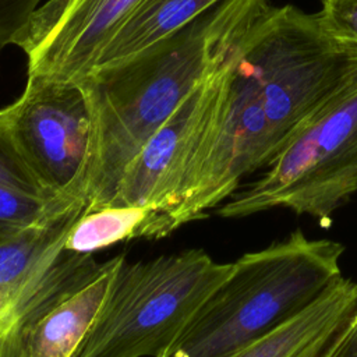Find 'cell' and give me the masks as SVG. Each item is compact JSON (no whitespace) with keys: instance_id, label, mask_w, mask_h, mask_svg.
Wrapping results in <instances>:
<instances>
[{"instance_id":"1","label":"cell","mask_w":357,"mask_h":357,"mask_svg":"<svg viewBox=\"0 0 357 357\" xmlns=\"http://www.w3.org/2000/svg\"><path fill=\"white\" fill-rule=\"evenodd\" d=\"M356 85V43L333 36L318 13L264 8L222 61L201 134L153 206L160 237L230 198L307 119Z\"/></svg>"},{"instance_id":"2","label":"cell","mask_w":357,"mask_h":357,"mask_svg":"<svg viewBox=\"0 0 357 357\" xmlns=\"http://www.w3.org/2000/svg\"><path fill=\"white\" fill-rule=\"evenodd\" d=\"M269 0H222L130 59L93 68L82 85L92 112L86 211L110 205L146 141L225 60Z\"/></svg>"},{"instance_id":"3","label":"cell","mask_w":357,"mask_h":357,"mask_svg":"<svg viewBox=\"0 0 357 357\" xmlns=\"http://www.w3.org/2000/svg\"><path fill=\"white\" fill-rule=\"evenodd\" d=\"M344 245L294 230L247 252L162 357H230L314 303L343 278Z\"/></svg>"},{"instance_id":"4","label":"cell","mask_w":357,"mask_h":357,"mask_svg":"<svg viewBox=\"0 0 357 357\" xmlns=\"http://www.w3.org/2000/svg\"><path fill=\"white\" fill-rule=\"evenodd\" d=\"M231 269L204 250L124 259L75 357H162Z\"/></svg>"},{"instance_id":"5","label":"cell","mask_w":357,"mask_h":357,"mask_svg":"<svg viewBox=\"0 0 357 357\" xmlns=\"http://www.w3.org/2000/svg\"><path fill=\"white\" fill-rule=\"evenodd\" d=\"M268 166L216 215L247 218L284 208L328 226L357 191V85L307 119Z\"/></svg>"},{"instance_id":"6","label":"cell","mask_w":357,"mask_h":357,"mask_svg":"<svg viewBox=\"0 0 357 357\" xmlns=\"http://www.w3.org/2000/svg\"><path fill=\"white\" fill-rule=\"evenodd\" d=\"M0 130L43 191L86 206L92 112L81 81L28 74L21 95L0 109Z\"/></svg>"},{"instance_id":"7","label":"cell","mask_w":357,"mask_h":357,"mask_svg":"<svg viewBox=\"0 0 357 357\" xmlns=\"http://www.w3.org/2000/svg\"><path fill=\"white\" fill-rule=\"evenodd\" d=\"M142 0H78L42 32L14 45L28 74L82 81Z\"/></svg>"},{"instance_id":"8","label":"cell","mask_w":357,"mask_h":357,"mask_svg":"<svg viewBox=\"0 0 357 357\" xmlns=\"http://www.w3.org/2000/svg\"><path fill=\"white\" fill-rule=\"evenodd\" d=\"M218 68L146 141L127 166L110 205L153 206L160 191L180 169L201 132L213 98Z\"/></svg>"},{"instance_id":"9","label":"cell","mask_w":357,"mask_h":357,"mask_svg":"<svg viewBox=\"0 0 357 357\" xmlns=\"http://www.w3.org/2000/svg\"><path fill=\"white\" fill-rule=\"evenodd\" d=\"M357 312V282L342 278L301 312L230 357H322Z\"/></svg>"},{"instance_id":"10","label":"cell","mask_w":357,"mask_h":357,"mask_svg":"<svg viewBox=\"0 0 357 357\" xmlns=\"http://www.w3.org/2000/svg\"><path fill=\"white\" fill-rule=\"evenodd\" d=\"M124 259L120 254L105 261L93 279L28 326L21 339L18 357H75Z\"/></svg>"},{"instance_id":"11","label":"cell","mask_w":357,"mask_h":357,"mask_svg":"<svg viewBox=\"0 0 357 357\" xmlns=\"http://www.w3.org/2000/svg\"><path fill=\"white\" fill-rule=\"evenodd\" d=\"M222 0H142L103 50L98 67L121 63L185 26Z\"/></svg>"},{"instance_id":"12","label":"cell","mask_w":357,"mask_h":357,"mask_svg":"<svg viewBox=\"0 0 357 357\" xmlns=\"http://www.w3.org/2000/svg\"><path fill=\"white\" fill-rule=\"evenodd\" d=\"M79 204L56 199L43 191L0 130V236L43 223Z\"/></svg>"},{"instance_id":"13","label":"cell","mask_w":357,"mask_h":357,"mask_svg":"<svg viewBox=\"0 0 357 357\" xmlns=\"http://www.w3.org/2000/svg\"><path fill=\"white\" fill-rule=\"evenodd\" d=\"M159 238V215L149 206L106 205L85 211L70 229L64 250L92 255L132 238Z\"/></svg>"},{"instance_id":"14","label":"cell","mask_w":357,"mask_h":357,"mask_svg":"<svg viewBox=\"0 0 357 357\" xmlns=\"http://www.w3.org/2000/svg\"><path fill=\"white\" fill-rule=\"evenodd\" d=\"M75 290H36L15 293L0 286V357H18L28 326Z\"/></svg>"},{"instance_id":"15","label":"cell","mask_w":357,"mask_h":357,"mask_svg":"<svg viewBox=\"0 0 357 357\" xmlns=\"http://www.w3.org/2000/svg\"><path fill=\"white\" fill-rule=\"evenodd\" d=\"M325 28L337 39L357 45V0H321Z\"/></svg>"},{"instance_id":"16","label":"cell","mask_w":357,"mask_h":357,"mask_svg":"<svg viewBox=\"0 0 357 357\" xmlns=\"http://www.w3.org/2000/svg\"><path fill=\"white\" fill-rule=\"evenodd\" d=\"M46 0H0V49L14 45L20 32Z\"/></svg>"},{"instance_id":"17","label":"cell","mask_w":357,"mask_h":357,"mask_svg":"<svg viewBox=\"0 0 357 357\" xmlns=\"http://www.w3.org/2000/svg\"><path fill=\"white\" fill-rule=\"evenodd\" d=\"M78 0H46L32 15L25 28L20 32L15 42L21 38L33 36L50 26L60 15H63ZM14 42V43H15Z\"/></svg>"}]
</instances>
